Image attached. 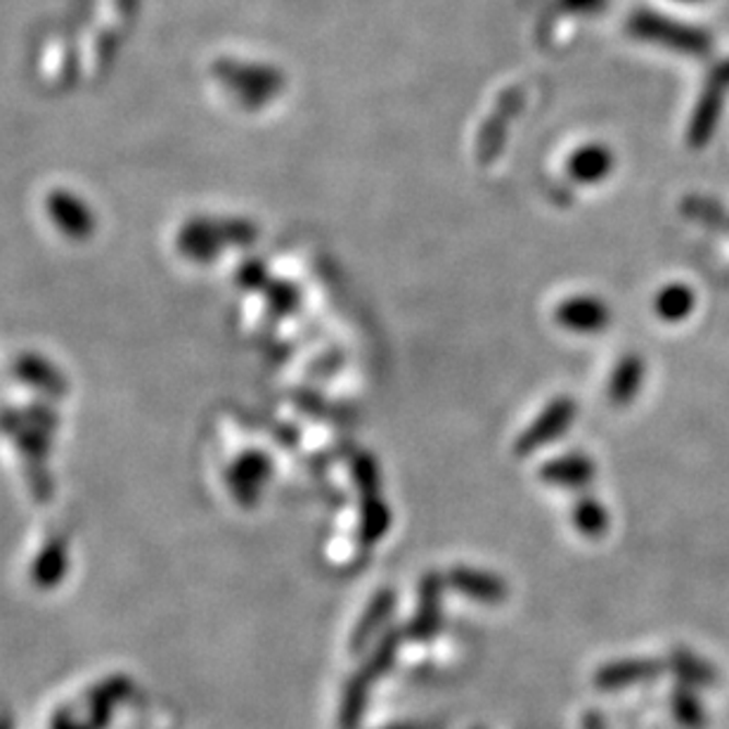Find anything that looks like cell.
Segmentation results:
<instances>
[{"mask_svg": "<svg viewBox=\"0 0 729 729\" xmlns=\"http://www.w3.org/2000/svg\"><path fill=\"white\" fill-rule=\"evenodd\" d=\"M445 582L460 594L484 604H500L507 600L509 592L507 582L500 576L490 571H478V568L472 566H455L453 571L448 574Z\"/></svg>", "mask_w": 729, "mask_h": 729, "instance_id": "obj_6", "label": "cell"}, {"mask_svg": "<svg viewBox=\"0 0 729 729\" xmlns=\"http://www.w3.org/2000/svg\"><path fill=\"white\" fill-rule=\"evenodd\" d=\"M541 478L549 486L580 490L594 478V462L582 453H566L547 462L541 470Z\"/></svg>", "mask_w": 729, "mask_h": 729, "instance_id": "obj_8", "label": "cell"}, {"mask_svg": "<svg viewBox=\"0 0 729 729\" xmlns=\"http://www.w3.org/2000/svg\"><path fill=\"white\" fill-rule=\"evenodd\" d=\"M443 578L429 574L427 578H421L419 582V602L417 611L407 625L405 635L415 639V641H429L436 635H439L441 625H443Z\"/></svg>", "mask_w": 729, "mask_h": 729, "instance_id": "obj_4", "label": "cell"}, {"mask_svg": "<svg viewBox=\"0 0 729 729\" xmlns=\"http://www.w3.org/2000/svg\"><path fill=\"white\" fill-rule=\"evenodd\" d=\"M656 311L666 320H680L692 311V291L687 287H666L656 299Z\"/></svg>", "mask_w": 729, "mask_h": 729, "instance_id": "obj_18", "label": "cell"}, {"mask_svg": "<svg viewBox=\"0 0 729 729\" xmlns=\"http://www.w3.org/2000/svg\"><path fill=\"white\" fill-rule=\"evenodd\" d=\"M684 3H696V0H684Z\"/></svg>", "mask_w": 729, "mask_h": 729, "instance_id": "obj_22", "label": "cell"}, {"mask_svg": "<svg viewBox=\"0 0 729 729\" xmlns=\"http://www.w3.org/2000/svg\"><path fill=\"white\" fill-rule=\"evenodd\" d=\"M374 680L358 670L354 678H348L344 694H342V706H339V727L342 729H358L360 720L364 716V706H368L370 690Z\"/></svg>", "mask_w": 729, "mask_h": 729, "instance_id": "obj_14", "label": "cell"}, {"mask_svg": "<svg viewBox=\"0 0 729 729\" xmlns=\"http://www.w3.org/2000/svg\"><path fill=\"white\" fill-rule=\"evenodd\" d=\"M641 379H645V362H641L637 356H625L616 364V370L611 372L606 389L609 401L614 405H628L637 396Z\"/></svg>", "mask_w": 729, "mask_h": 729, "instance_id": "obj_13", "label": "cell"}, {"mask_svg": "<svg viewBox=\"0 0 729 729\" xmlns=\"http://www.w3.org/2000/svg\"><path fill=\"white\" fill-rule=\"evenodd\" d=\"M354 474H356V484L360 486L364 498H370V495H379V470L370 455H362L356 460Z\"/></svg>", "mask_w": 729, "mask_h": 729, "instance_id": "obj_19", "label": "cell"}, {"mask_svg": "<svg viewBox=\"0 0 729 729\" xmlns=\"http://www.w3.org/2000/svg\"><path fill=\"white\" fill-rule=\"evenodd\" d=\"M656 675V663L645 659H623V661H611L604 663L597 670L592 682L600 692H616L630 687L635 682H641L647 678Z\"/></svg>", "mask_w": 729, "mask_h": 729, "instance_id": "obj_10", "label": "cell"}, {"mask_svg": "<svg viewBox=\"0 0 729 729\" xmlns=\"http://www.w3.org/2000/svg\"><path fill=\"white\" fill-rule=\"evenodd\" d=\"M521 107H523V91L521 89H507L498 97V102H495V107L486 119L484 128L478 130L476 157H478L481 164H490L493 159L498 157V152L502 150V144H505L507 128H509V124H512V119L519 114Z\"/></svg>", "mask_w": 729, "mask_h": 729, "instance_id": "obj_3", "label": "cell"}, {"mask_svg": "<svg viewBox=\"0 0 729 729\" xmlns=\"http://www.w3.org/2000/svg\"><path fill=\"white\" fill-rule=\"evenodd\" d=\"M391 526V512L386 502L379 500V495H370L362 502V517H360V537L364 545L377 543Z\"/></svg>", "mask_w": 729, "mask_h": 729, "instance_id": "obj_16", "label": "cell"}, {"mask_svg": "<svg viewBox=\"0 0 729 729\" xmlns=\"http://www.w3.org/2000/svg\"><path fill=\"white\" fill-rule=\"evenodd\" d=\"M582 729H606V722L600 713L590 710V713H586V718H582Z\"/></svg>", "mask_w": 729, "mask_h": 729, "instance_id": "obj_21", "label": "cell"}, {"mask_svg": "<svg viewBox=\"0 0 729 729\" xmlns=\"http://www.w3.org/2000/svg\"><path fill=\"white\" fill-rule=\"evenodd\" d=\"M398 729H401V727H398Z\"/></svg>", "mask_w": 729, "mask_h": 729, "instance_id": "obj_23", "label": "cell"}, {"mask_svg": "<svg viewBox=\"0 0 729 729\" xmlns=\"http://www.w3.org/2000/svg\"><path fill=\"white\" fill-rule=\"evenodd\" d=\"M557 323L568 332L597 334L609 327L611 311L597 297H571L557 309Z\"/></svg>", "mask_w": 729, "mask_h": 729, "instance_id": "obj_5", "label": "cell"}, {"mask_svg": "<svg viewBox=\"0 0 729 729\" xmlns=\"http://www.w3.org/2000/svg\"><path fill=\"white\" fill-rule=\"evenodd\" d=\"M614 164H616V159H614V154H611L609 148H604V144H586V148H580L578 152L571 154V159H568V164H566V171L574 181L592 185V183L604 181L611 173V169H614Z\"/></svg>", "mask_w": 729, "mask_h": 729, "instance_id": "obj_12", "label": "cell"}, {"mask_svg": "<svg viewBox=\"0 0 729 729\" xmlns=\"http://www.w3.org/2000/svg\"><path fill=\"white\" fill-rule=\"evenodd\" d=\"M393 609H396V592L393 590H379L372 602L364 609V614L356 623V630L348 639V649L354 653H362L368 649L370 641L377 637V633H382L384 625L391 621Z\"/></svg>", "mask_w": 729, "mask_h": 729, "instance_id": "obj_7", "label": "cell"}, {"mask_svg": "<svg viewBox=\"0 0 729 729\" xmlns=\"http://www.w3.org/2000/svg\"><path fill=\"white\" fill-rule=\"evenodd\" d=\"M228 79L252 102H266L280 93L285 85L280 71L268 67H230Z\"/></svg>", "mask_w": 729, "mask_h": 729, "instance_id": "obj_9", "label": "cell"}, {"mask_svg": "<svg viewBox=\"0 0 729 729\" xmlns=\"http://www.w3.org/2000/svg\"><path fill=\"white\" fill-rule=\"evenodd\" d=\"M628 32L639 40L656 43V46H663L682 55L702 57L708 55L713 48L710 36L704 28L682 24L673 18H663V14L649 10H639L633 14L628 22Z\"/></svg>", "mask_w": 729, "mask_h": 729, "instance_id": "obj_1", "label": "cell"}, {"mask_svg": "<svg viewBox=\"0 0 729 729\" xmlns=\"http://www.w3.org/2000/svg\"><path fill=\"white\" fill-rule=\"evenodd\" d=\"M564 5L576 12H597L604 8V0H564Z\"/></svg>", "mask_w": 729, "mask_h": 729, "instance_id": "obj_20", "label": "cell"}, {"mask_svg": "<svg viewBox=\"0 0 729 729\" xmlns=\"http://www.w3.org/2000/svg\"><path fill=\"white\" fill-rule=\"evenodd\" d=\"M727 85L722 81H718L716 77H710L706 91L698 100V105L694 109V119L690 126V142L694 148H702L706 144L713 136V130H716L718 124V116L722 109V93H725Z\"/></svg>", "mask_w": 729, "mask_h": 729, "instance_id": "obj_11", "label": "cell"}, {"mask_svg": "<svg viewBox=\"0 0 729 729\" xmlns=\"http://www.w3.org/2000/svg\"><path fill=\"white\" fill-rule=\"evenodd\" d=\"M401 639H403L401 630H386L384 637H379L374 649H370L368 659H364L360 666L362 673L370 680H379L382 675H386L389 668L393 666V661H396V656H398Z\"/></svg>", "mask_w": 729, "mask_h": 729, "instance_id": "obj_15", "label": "cell"}, {"mask_svg": "<svg viewBox=\"0 0 729 729\" xmlns=\"http://www.w3.org/2000/svg\"><path fill=\"white\" fill-rule=\"evenodd\" d=\"M574 523L586 537H602L609 531V514L600 500L582 498L574 507Z\"/></svg>", "mask_w": 729, "mask_h": 729, "instance_id": "obj_17", "label": "cell"}, {"mask_svg": "<svg viewBox=\"0 0 729 729\" xmlns=\"http://www.w3.org/2000/svg\"><path fill=\"white\" fill-rule=\"evenodd\" d=\"M576 415H578V407L571 398L568 396L554 398L541 413V417H537L533 425L519 436L514 453L519 458H529V455L537 453L541 448L562 439V436L568 431V427L574 425Z\"/></svg>", "mask_w": 729, "mask_h": 729, "instance_id": "obj_2", "label": "cell"}]
</instances>
